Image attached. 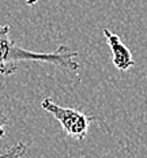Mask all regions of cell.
Returning <instances> with one entry per match:
<instances>
[{
    "instance_id": "obj_1",
    "label": "cell",
    "mask_w": 147,
    "mask_h": 158,
    "mask_svg": "<svg viewBox=\"0 0 147 158\" xmlns=\"http://www.w3.org/2000/svg\"><path fill=\"white\" fill-rule=\"evenodd\" d=\"M8 25H0V74L10 77L18 70L19 61H41V63L53 64L61 70L76 72L79 63L76 61L78 52L72 51L67 45H60L56 51L40 53L23 49L10 38Z\"/></svg>"
},
{
    "instance_id": "obj_2",
    "label": "cell",
    "mask_w": 147,
    "mask_h": 158,
    "mask_svg": "<svg viewBox=\"0 0 147 158\" xmlns=\"http://www.w3.org/2000/svg\"><path fill=\"white\" fill-rule=\"evenodd\" d=\"M41 108L56 118L60 123L61 128L65 131V134L76 140L84 139V136L89 132L91 121L94 120V116L86 114L72 108L60 106L53 102L52 98H44L41 101Z\"/></svg>"
},
{
    "instance_id": "obj_3",
    "label": "cell",
    "mask_w": 147,
    "mask_h": 158,
    "mask_svg": "<svg viewBox=\"0 0 147 158\" xmlns=\"http://www.w3.org/2000/svg\"><path fill=\"white\" fill-rule=\"evenodd\" d=\"M102 33L106 38L110 52H112V61L114 67L120 71H128L131 67H133L135 60L132 57V53H131L129 48L121 41V38L108 29H104Z\"/></svg>"
},
{
    "instance_id": "obj_4",
    "label": "cell",
    "mask_w": 147,
    "mask_h": 158,
    "mask_svg": "<svg viewBox=\"0 0 147 158\" xmlns=\"http://www.w3.org/2000/svg\"><path fill=\"white\" fill-rule=\"evenodd\" d=\"M27 151V146L25 142H18L10 149L0 151V158H21L23 157Z\"/></svg>"
},
{
    "instance_id": "obj_5",
    "label": "cell",
    "mask_w": 147,
    "mask_h": 158,
    "mask_svg": "<svg viewBox=\"0 0 147 158\" xmlns=\"http://www.w3.org/2000/svg\"><path fill=\"white\" fill-rule=\"evenodd\" d=\"M7 123H8V117H7V114L4 113V110H3L2 105H0V139H3L6 135L4 128L7 126Z\"/></svg>"
},
{
    "instance_id": "obj_6",
    "label": "cell",
    "mask_w": 147,
    "mask_h": 158,
    "mask_svg": "<svg viewBox=\"0 0 147 158\" xmlns=\"http://www.w3.org/2000/svg\"><path fill=\"white\" fill-rule=\"evenodd\" d=\"M25 2H26V4H27V6H30V7H33V6L37 4L38 0H25Z\"/></svg>"
}]
</instances>
